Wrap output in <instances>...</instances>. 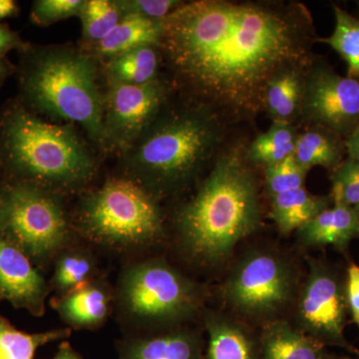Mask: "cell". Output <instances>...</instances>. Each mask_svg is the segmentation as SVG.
<instances>
[{
  "instance_id": "6da1fadb",
  "label": "cell",
  "mask_w": 359,
  "mask_h": 359,
  "mask_svg": "<svg viewBox=\"0 0 359 359\" xmlns=\"http://www.w3.org/2000/svg\"><path fill=\"white\" fill-rule=\"evenodd\" d=\"M318 39L301 2L197 0L163 20L160 51L193 101L249 121L264 112L273 76L313 62Z\"/></svg>"
},
{
  "instance_id": "7a4b0ae2",
  "label": "cell",
  "mask_w": 359,
  "mask_h": 359,
  "mask_svg": "<svg viewBox=\"0 0 359 359\" xmlns=\"http://www.w3.org/2000/svg\"><path fill=\"white\" fill-rule=\"evenodd\" d=\"M261 224L255 166L247 148L233 146L219 153L197 192L175 212V243L188 263L218 268Z\"/></svg>"
},
{
  "instance_id": "3957f363",
  "label": "cell",
  "mask_w": 359,
  "mask_h": 359,
  "mask_svg": "<svg viewBox=\"0 0 359 359\" xmlns=\"http://www.w3.org/2000/svg\"><path fill=\"white\" fill-rule=\"evenodd\" d=\"M224 120L192 100L162 110L133 145L125 151L130 177L157 200L184 192L221 152Z\"/></svg>"
},
{
  "instance_id": "277c9868",
  "label": "cell",
  "mask_w": 359,
  "mask_h": 359,
  "mask_svg": "<svg viewBox=\"0 0 359 359\" xmlns=\"http://www.w3.org/2000/svg\"><path fill=\"white\" fill-rule=\"evenodd\" d=\"M0 158L14 181L59 196L81 192L97 171L73 125L50 124L18 105L0 120Z\"/></svg>"
},
{
  "instance_id": "5b68a950",
  "label": "cell",
  "mask_w": 359,
  "mask_h": 359,
  "mask_svg": "<svg viewBox=\"0 0 359 359\" xmlns=\"http://www.w3.org/2000/svg\"><path fill=\"white\" fill-rule=\"evenodd\" d=\"M114 313L125 334L190 325L205 311L208 290L163 257L127 259L118 275Z\"/></svg>"
},
{
  "instance_id": "8992f818",
  "label": "cell",
  "mask_w": 359,
  "mask_h": 359,
  "mask_svg": "<svg viewBox=\"0 0 359 359\" xmlns=\"http://www.w3.org/2000/svg\"><path fill=\"white\" fill-rule=\"evenodd\" d=\"M22 53L20 85L26 103L43 114L77 123L104 147V97L95 57L61 46H27Z\"/></svg>"
},
{
  "instance_id": "52a82bcc",
  "label": "cell",
  "mask_w": 359,
  "mask_h": 359,
  "mask_svg": "<svg viewBox=\"0 0 359 359\" xmlns=\"http://www.w3.org/2000/svg\"><path fill=\"white\" fill-rule=\"evenodd\" d=\"M71 223L92 247L128 259L145 256L166 235L160 201L128 176L85 193Z\"/></svg>"
},
{
  "instance_id": "ba28073f",
  "label": "cell",
  "mask_w": 359,
  "mask_h": 359,
  "mask_svg": "<svg viewBox=\"0 0 359 359\" xmlns=\"http://www.w3.org/2000/svg\"><path fill=\"white\" fill-rule=\"evenodd\" d=\"M60 197L25 182L13 181L0 190V237L40 271L52 266L58 252L76 240Z\"/></svg>"
},
{
  "instance_id": "9c48e42d",
  "label": "cell",
  "mask_w": 359,
  "mask_h": 359,
  "mask_svg": "<svg viewBox=\"0 0 359 359\" xmlns=\"http://www.w3.org/2000/svg\"><path fill=\"white\" fill-rule=\"evenodd\" d=\"M299 282L297 269L276 250H250L233 264L222 287V299L244 323L262 327L280 320L294 306Z\"/></svg>"
},
{
  "instance_id": "30bf717a",
  "label": "cell",
  "mask_w": 359,
  "mask_h": 359,
  "mask_svg": "<svg viewBox=\"0 0 359 359\" xmlns=\"http://www.w3.org/2000/svg\"><path fill=\"white\" fill-rule=\"evenodd\" d=\"M294 327L325 346H335L359 355L347 341L348 306L346 276L321 259H309L308 275L299 285L294 304Z\"/></svg>"
},
{
  "instance_id": "8fae6325",
  "label": "cell",
  "mask_w": 359,
  "mask_h": 359,
  "mask_svg": "<svg viewBox=\"0 0 359 359\" xmlns=\"http://www.w3.org/2000/svg\"><path fill=\"white\" fill-rule=\"evenodd\" d=\"M299 122L323 127L346 140L359 125V81L316 56L306 71Z\"/></svg>"
},
{
  "instance_id": "7c38bea8",
  "label": "cell",
  "mask_w": 359,
  "mask_h": 359,
  "mask_svg": "<svg viewBox=\"0 0 359 359\" xmlns=\"http://www.w3.org/2000/svg\"><path fill=\"white\" fill-rule=\"evenodd\" d=\"M168 93L160 78L143 85L109 83L104 97V147L128 150L164 109Z\"/></svg>"
},
{
  "instance_id": "4fadbf2b",
  "label": "cell",
  "mask_w": 359,
  "mask_h": 359,
  "mask_svg": "<svg viewBox=\"0 0 359 359\" xmlns=\"http://www.w3.org/2000/svg\"><path fill=\"white\" fill-rule=\"evenodd\" d=\"M52 292L41 271L18 248L0 237V301L41 318Z\"/></svg>"
},
{
  "instance_id": "5bb4252c",
  "label": "cell",
  "mask_w": 359,
  "mask_h": 359,
  "mask_svg": "<svg viewBox=\"0 0 359 359\" xmlns=\"http://www.w3.org/2000/svg\"><path fill=\"white\" fill-rule=\"evenodd\" d=\"M50 306L71 330H100L114 313V285L101 275L62 297H53Z\"/></svg>"
},
{
  "instance_id": "9a60e30c",
  "label": "cell",
  "mask_w": 359,
  "mask_h": 359,
  "mask_svg": "<svg viewBox=\"0 0 359 359\" xmlns=\"http://www.w3.org/2000/svg\"><path fill=\"white\" fill-rule=\"evenodd\" d=\"M118 359H204L202 334L191 325L125 334L116 344Z\"/></svg>"
},
{
  "instance_id": "2e32d148",
  "label": "cell",
  "mask_w": 359,
  "mask_h": 359,
  "mask_svg": "<svg viewBox=\"0 0 359 359\" xmlns=\"http://www.w3.org/2000/svg\"><path fill=\"white\" fill-rule=\"evenodd\" d=\"M202 318L208 334L204 359H262L259 335L248 323L207 309Z\"/></svg>"
},
{
  "instance_id": "e0dca14e",
  "label": "cell",
  "mask_w": 359,
  "mask_h": 359,
  "mask_svg": "<svg viewBox=\"0 0 359 359\" xmlns=\"http://www.w3.org/2000/svg\"><path fill=\"white\" fill-rule=\"evenodd\" d=\"M297 233L304 247L332 245L346 252L354 238H359V224L353 208L332 199L330 208L299 228Z\"/></svg>"
},
{
  "instance_id": "ac0fdd59",
  "label": "cell",
  "mask_w": 359,
  "mask_h": 359,
  "mask_svg": "<svg viewBox=\"0 0 359 359\" xmlns=\"http://www.w3.org/2000/svg\"><path fill=\"white\" fill-rule=\"evenodd\" d=\"M262 359H346L328 353L325 344L280 318L262 327Z\"/></svg>"
},
{
  "instance_id": "d6986e66",
  "label": "cell",
  "mask_w": 359,
  "mask_h": 359,
  "mask_svg": "<svg viewBox=\"0 0 359 359\" xmlns=\"http://www.w3.org/2000/svg\"><path fill=\"white\" fill-rule=\"evenodd\" d=\"M53 273L48 280L54 297H62L103 275L93 247L73 241L53 259Z\"/></svg>"
},
{
  "instance_id": "ffe728a7",
  "label": "cell",
  "mask_w": 359,
  "mask_h": 359,
  "mask_svg": "<svg viewBox=\"0 0 359 359\" xmlns=\"http://www.w3.org/2000/svg\"><path fill=\"white\" fill-rule=\"evenodd\" d=\"M309 66L285 68L269 82L264 95V112L271 118V122L295 125L299 121L306 74Z\"/></svg>"
},
{
  "instance_id": "44dd1931",
  "label": "cell",
  "mask_w": 359,
  "mask_h": 359,
  "mask_svg": "<svg viewBox=\"0 0 359 359\" xmlns=\"http://www.w3.org/2000/svg\"><path fill=\"white\" fill-rule=\"evenodd\" d=\"M162 34L163 21L127 14L106 39L92 47V56L107 61L139 47L160 48Z\"/></svg>"
},
{
  "instance_id": "7402d4cb",
  "label": "cell",
  "mask_w": 359,
  "mask_h": 359,
  "mask_svg": "<svg viewBox=\"0 0 359 359\" xmlns=\"http://www.w3.org/2000/svg\"><path fill=\"white\" fill-rule=\"evenodd\" d=\"M269 217L283 235H290L332 205V196L313 195L306 187L271 198Z\"/></svg>"
},
{
  "instance_id": "603a6c76",
  "label": "cell",
  "mask_w": 359,
  "mask_h": 359,
  "mask_svg": "<svg viewBox=\"0 0 359 359\" xmlns=\"http://www.w3.org/2000/svg\"><path fill=\"white\" fill-rule=\"evenodd\" d=\"M346 155L344 139L330 130L311 126L297 135L294 157L308 171L323 167L332 172L346 159Z\"/></svg>"
},
{
  "instance_id": "cb8c5ba5",
  "label": "cell",
  "mask_w": 359,
  "mask_h": 359,
  "mask_svg": "<svg viewBox=\"0 0 359 359\" xmlns=\"http://www.w3.org/2000/svg\"><path fill=\"white\" fill-rule=\"evenodd\" d=\"M159 47L144 46L105 61L109 83L143 85L158 79L161 63Z\"/></svg>"
},
{
  "instance_id": "d4e9b609",
  "label": "cell",
  "mask_w": 359,
  "mask_h": 359,
  "mask_svg": "<svg viewBox=\"0 0 359 359\" xmlns=\"http://www.w3.org/2000/svg\"><path fill=\"white\" fill-rule=\"evenodd\" d=\"M297 132L295 125L273 122L247 147V156L255 167L266 168L294 155Z\"/></svg>"
},
{
  "instance_id": "484cf974",
  "label": "cell",
  "mask_w": 359,
  "mask_h": 359,
  "mask_svg": "<svg viewBox=\"0 0 359 359\" xmlns=\"http://www.w3.org/2000/svg\"><path fill=\"white\" fill-rule=\"evenodd\" d=\"M71 334L72 330L68 327L27 334L14 327L0 313V359H34L39 347L58 340L63 341Z\"/></svg>"
},
{
  "instance_id": "4316f807",
  "label": "cell",
  "mask_w": 359,
  "mask_h": 359,
  "mask_svg": "<svg viewBox=\"0 0 359 359\" xmlns=\"http://www.w3.org/2000/svg\"><path fill=\"white\" fill-rule=\"evenodd\" d=\"M334 30L318 42L327 44L339 54L347 65V76L359 81V18L341 7L334 6Z\"/></svg>"
},
{
  "instance_id": "83f0119b",
  "label": "cell",
  "mask_w": 359,
  "mask_h": 359,
  "mask_svg": "<svg viewBox=\"0 0 359 359\" xmlns=\"http://www.w3.org/2000/svg\"><path fill=\"white\" fill-rule=\"evenodd\" d=\"M78 16L82 23L83 39L93 47L110 34L124 14L117 1L87 0Z\"/></svg>"
},
{
  "instance_id": "f1b7e54d",
  "label": "cell",
  "mask_w": 359,
  "mask_h": 359,
  "mask_svg": "<svg viewBox=\"0 0 359 359\" xmlns=\"http://www.w3.org/2000/svg\"><path fill=\"white\" fill-rule=\"evenodd\" d=\"M264 170V190L269 199L287 191L304 187L309 172L297 163L294 155Z\"/></svg>"
},
{
  "instance_id": "f546056e",
  "label": "cell",
  "mask_w": 359,
  "mask_h": 359,
  "mask_svg": "<svg viewBox=\"0 0 359 359\" xmlns=\"http://www.w3.org/2000/svg\"><path fill=\"white\" fill-rule=\"evenodd\" d=\"M332 199L353 208L359 204V161L346 157L330 172Z\"/></svg>"
},
{
  "instance_id": "4dcf8cb0",
  "label": "cell",
  "mask_w": 359,
  "mask_h": 359,
  "mask_svg": "<svg viewBox=\"0 0 359 359\" xmlns=\"http://www.w3.org/2000/svg\"><path fill=\"white\" fill-rule=\"evenodd\" d=\"M83 0H37L33 4L30 18L35 25L47 26L79 15Z\"/></svg>"
},
{
  "instance_id": "1f68e13d",
  "label": "cell",
  "mask_w": 359,
  "mask_h": 359,
  "mask_svg": "<svg viewBox=\"0 0 359 359\" xmlns=\"http://www.w3.org/2000/svg\"><path fill=\"white\" fill-rule=\"evenodd\" d=\"M118 6L123 14H134L148 20L163 21L183 6L179 0H120Z\"/></svg>"
},
{
  "instance_id": "d6a6232c",
  "label": "cell",
  "mask_w": 359,
  "mask_h": 359,
  "mask_svg": "<svg viewBox=\"0 0 359 359\" xmlns=\"http://www.w3.org/2000/svg\"><path fill=\"white\" fill-rule=\"evenodd\" d=\"M346 292L348 313L359 327V266L353 262L346 269Z\"/></svg>"
},
{
  "instance_id": "836d02e7",
  "label": "cell",
  "mask_w": 359,
  "mask_h": 359,
  "mask_svg": "<svg viewBox=\"0 0 359 359\" xmlns=\"http://www.w3.org/2000/svg\"><path fill=\"white\" fill-rule=\"evenodd\" d=\"M26 48L27 45L23 43L15 32L9 29L6 25H0V58L13 49L23 51Z\"/></svg>"
},
{
  "instance_id": "e575fe53",
  "label": "cell",
  "mask_w": 359,
  "mask_h": 359,
  "mask_svg": "<svg viewBox=\"0 0 359 359\" xmlns=\"http://www.w3.org/2000/svg\"><path fill=\"white\" fill-rule=\"evenodd\" d=\"M344 142L347 157L359 161V125Z\"/></svg>"
},
{
  "instance_id": "d590c367",
  "label": "cell",
  "mask_w": 359,
  "mask_h": 359,
  "mask_svg": "<svg viewBox=\"0 0 359 359\" xmlns=\"http://www.w3.org/2000/svg\"><path fill=\"white\" fill-rule=\"evenodd\" d=\"M52 359H84L77 351L73 348L67 340H63L59 344L57 353H55Z\"/></svg>"
},
{
  "instance_id": "8d00e7d4",
  "label": "cell",
  "mask_w": 359,
  "mask_h": 359,
  "mask_svg": "<svg viewBox=\"0 0 359 359\" xmlns=\"http://www.w3.org/2000/svg\"><path fill=\"white\" fill-rule=\"evenodd\" d=\"M18 13V6L13 0H0V20L11 18Z\"/></svg>"
},
{
  "instance_id": "74e56055",
  "label": "cell",
  "mask_w": 359,
  "mask_h": 359,
  "mask_svg": "<svg viewBox=\"0 0 359 359\" xmlns=\"http://www.w3.org/2000/svg\"><path fill=\"white\" fill-rule=\"evenodd\" d=\"M8 70L9 67L6 61H4V59L0 58V84H1L2 82H4V80L6 79Z\"/></svg>"
},
{
  "instance_id": "f35d334b",
  "label": "cell",
  "mask_w": 359,
  "mask_h": 359,
  "mask_svg": "<svg viewBox=\"0 0 359 359\" xmlns=\"http://www.w3.org/2000/svg\"><path fill=\"white\" fill-rule=\"evenodd\" d=\"M353 211L354 214H355L356 219H358V223L359 224V204L354 205Z\"/></svg>"
},
{
  "instance_id": "ab89813d",
  "label": "cell",
  "mask_w": 359,
  "mask_h": 359,
  "mask_svg": "<svg viewBox=\"0 0 359 359\" xmlns=\"http://www.w3.org/2000/svg\"><path fill=\"white\" fill-rule=\"evenodd\" d=\"M358 6H359V4H358Z\"/></svg>"
}]
</instances>
